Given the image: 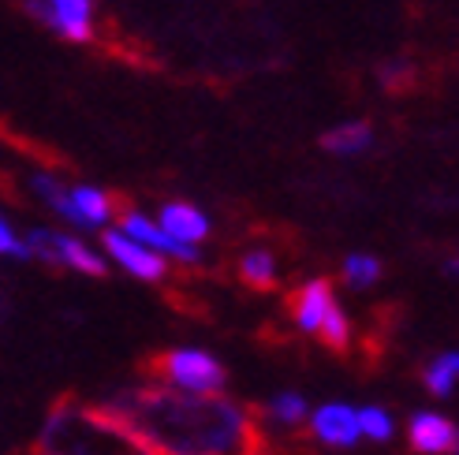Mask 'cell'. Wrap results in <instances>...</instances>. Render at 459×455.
<instances>
[{
	"label": "cell",
	"mask_w": 459,
	"mask_h": 455,
	"mask_svg": "<svg viewBox=\"0 0 459 455\" xmlns=\"http://www.w3.org/2000/svg\"><path fill=\"white\" fill-rule=\"evenodd\" d=\"M370 139H374V131L366 124H343V127L329 131L325 139H321V146L329 153H359V150L370 146Z\"/></svg>",
	"instance_id": "5bb4252c"
},
{
	"label": "cell",
	"mask_w": 459,
	"mask_h": 455,
	"mask_svg": "<svg viewBox=\"0 0 459 455\" xmlns=\"http://www.w3.org/2000/svg\"><path fill=\"white\" fill-rule=\"evenodd\" d=\"M64 265L67 269H79V272H86V277H105V258L101 254H94L86 243H79V239H67L64 236Z\"/></svg>",
	"instance_id": "9a60e30c"
},
{
	"label": "cell",
	"mask_w": 459,
	"mask_h": 455,
	"mask_svg": "<svg viewBox=\"0 0 459 455\" xmlns=\"http://www.w3.org/2000/svg\"><path fill=\"white\" fill-rule=\"evenodd\" d=\"M34 187H38V194L49 202V206H53L60 217H67L72 224H79V220H75V210H72V198H67V187L60 184V179H53V176H38V179H34Z\"/></svg>",
	"instance_id": "d6986e66"
},
{
	"label": "cell",
	"mask_w": 459,
	"mask_h": 455,
	"mask_svg": "<svg viewBox=\"0 0 459 455\" xmlns=\"http://www.w3.org/2000/svg\"><path fill=\"white\" fill-rule=\"evenodd\" d=\"M27 250H30V258H41V262L64 269V236L49 232V228H38V232H30Z\"/></svg>",
	"instance_id": "e0dca14e"
},
{
	"label": "cell",
	"mask_w": 459,
	"mask_h": 455,
	"mask_svg": "<svg viewBox=\"0 0 459 455\" xmlns=\"http://www.w3.org/2000/svg\"><path fill=\"white\" fill-rule=\"evenodd\" d=\"M239 277L255 291H269L277 284V262H273L269 250H250V254H243V262H239Z\"/></svg>",
	"instance_id": "7c38bea8"
},
{
	"label": "cell",
	"mask_w": 459,
	"mask_h": 455,
	"mask_svg": "<svg viewBox=\"0 0 459 455\" xmlns=\"http://www.w3.org/2000/svg\"><path fill=\"white\" fill-rule=\"evenodd\" d=\"M0 254H12V258H30V250L22 239H15V232L8 228V220L0 217Z\"/></svg>",
	"instance_id": "7402d4cb"
},
{
	"label": "cell",
	"mask_w": 459,
	"mask_h": 455,
	"mask_svg": "<svg viewBox=\"0 0 459 455\" xmlns=\"http://www.w3.org/2000/svg\"><path fill=\"white\" fill-rule=\"evenodd\" d=\"M314 437L321 444H333V448H351L359 441V422H355V411L343 403H325L321 411L314 415Z\"/></svg>",
	"instance_id": "9c48e42d"
},
{
	"label": "cell",
	"mask_w": 459,
	"mask_h": 455,
	"mask_svg": "<svg viewBox=\"0 0 459 455\" xmlns=\"http://www.w3.org/2000/svg\"><path fill=\"white\" fill-rule=\"evenodd\" d=\"M30 12L49 22L67 41L94 38V27H90V0H30Z\"/></svg>",
	"instance_id": "277c9868"
},
{
	"label": "cell",
	"mask_w": 459,
	"mask_h": 455,
	"mask_svg": "<svg viewBox=\"0 0 459 455\" xmlns=\"http://www.w3.org/2000/svg\"><path fill=\"white\" fill-rule=\"evenodd\" d=\"M355 422H359V437L362 434L370 441H388L393 437V418H388L381 407H362V411H355Z\"/></svg>",
	"instance_id": "ffe728a7"
},
{
	"label": "cell",
	"mask_w": 459,
	"mask_h": 455,
	"mask_svg": "<svg viewBox=\"0 0 459 455\" xmlns=\"http://www.w3.org/2000/svg\"><path fill=\"white\" fill-rule=\"evenodd\" d=\"M120 232L127 236V239H134L139 246H146V250H153V254H172V258H179V262H198V246H183V243H176V239H169L160 228L153 224V220H146L143 213H124V228Z\"/></svg>",
	"instance_id": "8992f818"
},
{
	"label": "cell",
	"mask_w": 459,
	"mask_h": 455,
	"mask_svg": "<svg viewBox=\"0 0 459 455\" xmlns=\"http://www.w3.org/2000/svg\"><path fill=\"white\" fill-rule=\"evenodd\" d=\"M269 415L277 418L281 425H299V422L307 418V399H303V396H295V392H284V396L273 399Z\"/></svg>",
	"instance_id": "44dd1931"
},
{
	"label": "cell",
	"mask_w": 459,
	"mask_h": 455,
	"mask_svg": "<svg viewBox=\"0 0 459 455\" xmlns=\"http://www.w3.org/2000/svg\"><path fill=\"white\" fill-rule=\"evenodd\" d=\"M150 370L157 381H165L172 392L183 396H221L224 389V366L205 355V351H165V355H153L150 358Z\"/></svg>",
	"instance_id": "3957f363"
},
{
	"label": "cell",
	"mask_w": 459,
	"mask_h": 455,
	"mask_svg": "<svg viewBox=\"0 0 459 455\" xmlns=\"http://www.w3.org/2000/svg\"><path fill=\"white\" fill-rule=\"evenodd\" d=\"M455 370H459V355H455V351L441 355V358L426 370V389H429L433 396H448V392L455 389Z\"/></svg>",
	"instance_id": "2e32d148"
},
{
	"label": "cell",
	"mask_w": 459,
	"mask_h": 455,
	"mask_svg": "<svg viewBox=\"0 0 459 455\" xmlns=\"http://www.w3.org/2000/svg\"><path fill=\"white\" fill-rule=\"evenodd\" d=\"M317 336H321V344H325L329 351H348L351 348V322H348V313H343L336 303L329 306V313L321 317V325H317Z\"/></svg>",
	"instance_id": "4fadbf2b"
},
{
	"label": "cell",
	"mask_w": 459,
	"mask_h": 455,
	"mask_svg": "<svg viewBox=\"0 0 459 455\" xmlns=\"http://www.w3.org/2000/svg\"><path fill=\"white\" fill-rule=\"evenodd\" d=\"M157 228L169 239L183 243V246H198L205 236H210V220H205V213L187 206V202H169V206L160 210V224Z\"/></svg>",
	"instance_id": "ba28073f"
},
{
	"label": "cell",
	"mask_w": 459,
	"mask_h": 455,
	"mask_svg": "<svg viewBox=\"0 0 459 455\" xmlns=\"http://www.w3.org/2000/svg\"><path fill=\"white\" fill-rule=\"evenodd\" d=\"M411 448L419 455H455L459 434L441 415H415L411 418Z\"/></svg>",
	"instance_id": "52a82bcc"
},
{
	"label": "cell",
	"mask_w": 459,
	"mask_h": 455,
	"mask_svg": "<svg viewBox=\"0 0 459 455\" xmlns=\"http://www.w3.org/2000/svg\"><path fill=\"white\" fill-rule=\"evenodd\" d=\"M67 198H72V210H75L79 228H98V224H105L108 213H112L108 194L98 191V187H75V191H67Z\"/></svg>",
	"instance_id": "8fae6325"
},
{
	"label": "cell",
	"mask_w": 459,
	"mask_h": 455,
	"mask_svg": "<svg viewBox=\"0 0 459 455\" xmlns=\"http://www.w3.org/2000/svg\"><path fill=\"white\" fill-rule=\"evenodd\" d=\"M377 277H381V262L370 258V254H351L348 262H343V280H348L351 288H370Z\"/></svg>",
	"instance_id": "ac0fdd59"
},
{
	"label": "cell",
	"mask_w": 459,
	"mask_h": 455,
	"mask_svg": "<svg viewBox=\"0 0 459 455\" xmlns=\"http://www.w3.org/2000/svg\"><path fill=\"white\" fill-rule=\"evenodd\" d=\"M105 407L153 455H265L255 418L224 396L134 389Z\"/></svg>",
	"instance_id": "6da1fadb"
},
{
	"label": "cell",
	"mask_w": 459,
	"mask_h": 455,
	"mask_svg": "<svg viewBox=\"0 0 459 455\" xmlns=\"http://www.w3.org/2000/svg\"><path fill=\"white\" fill-rule=\"evenodd\" d=\"M34 455H153L108 407L56 399L45 415Z\"/></svg>",
	"instance_id": "7a4b0ae2"
},
{
	"label": "cell",
	"mask_w": 459,
	"mask_h": 455,
	"mask_svg": "<svg viewBox=\"0 0 459 455\" xmlns=\"http://www.w3.org/2000/svg\"><path fill=\"white\" fill-rule=\"evenodd\" d=\"M336 299H333V284L329 280H310V284H303L299 291H295V299H291V317H295V325H299L303 332H317V325H321V317L329 313V306H333Z\"/></svg>",
	"instance_id": "30bf717a"
},
{
	"label": "cell",
	"mask_w": 459,
	"mask_h": 455,
	"mask_svg": "<svg viewBox=\"0 0 459 455\" xmlns=\"http://www.w3.org/2000/svg\"><path fill=\"white\" fill-rule=\"evenodd\" d=\"M105 250L139 280H160L169 272L165 258L153 254V250H146V246H139L134 239H127L124 232H105Z\"/></svg>",
	"instance_id": "5b68a950"
}]
</instances>
